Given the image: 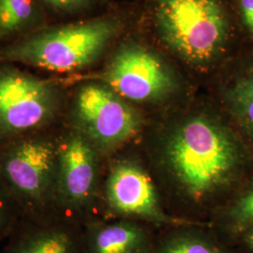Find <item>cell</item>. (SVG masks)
<instances>
[{
  "instance_id": "obj_1",
  "label": "cell",
  "mask_w": 253,
  "mask_h": 253,
  "mask_svg": "<svg viewBox=\"0 0 253 253\" xmlns=\"http://www.w3.org/2000/svg\"><path fill=\"white\" fill-rule=\"evenodd\" d=\"M62 129L55 124L0 143V181L23 218H57L55 188Z\"/></svg>"
},
{
  "instance_id": "obj_2",
  "label": "cell",
  "mask_w": 253,
  "mask_h": 253,
  "mask_svg": "<svg viewBox=\"0 0 253 253\" xmlns=\"http://www.w3.org/2000/svg\"><path fill=\"white\" fill-rule=\"evenodd\" d=\"M238 156L233 137L207 118H192L182 124L167 146L174 176L195 200L204 199L231 179Z\"/></svg>"
},
{
  "instance_id": "obj_3",
  "label": "cell",
  "mask_w": 253,
  "mask_h": 253,
  "mask_svg": "<svg viewBox=\"0 0 253 253\" xmlns=\"http://www.w3.org/2000/svg\"><path fill=\"white\" fill-rule=\"evenodd\" d=\"M112 19L53 28L0 50V64H26L55 73H70L93 63L118 31Z\"/></svg>"
},
{
  "instance_id": "obj_4",
  "label": "cell",
  "mask_w": 253,
  "mask_h": 253,
  "mask_svg": "<svg viewBox=\"0 0 253 253\" xmlns=\"http://www.w3.org/2000/svg\"><path fill=\"white\" fill-rule=\"evenodd\" d=\"M156 19L165 43L190 63L210 62L226 40L217 0H159Z\"/></svg>"
},
{
  "instance_id": "obj_5",
  "label": "cell",
  "mask_w": 253,
  "mask_h": 253,
  "mask_svg": "<svg viewBox=\"0 0 253 253\" xmlns=\"http://www.w3.org/2000/svg\"><path fill=\"white\" fill-rule=\"evenodd\" d=\"M62 107L54 81L0 64V143L54 126Z\"/></svg>"
},
{
  "instance_id": "obj_6",
  "label": "cell",
  "mask_w": 253,
  "mask_h": 253,
  "mask_svg": "<svg viewBox=\"0 0 253 253\" xmlns=\"http://www.w3.org/2000/svg\"><path fill=\"white\" fill-rule=\"evenodd\" d=\"M137 113L106 84L91 83L77 91L69 127L87 138L99 151L108 150L134 136Z\"/></svg>"
},
{
  "instance_id": "obj_7",
  "label": "cell",
  "mask_w": 253,
  "mask_h": 253,
  "mask_svg": "<svg viewBox=\"0 0 253 253\" xmlns=\"http://www.w3.org/2000/svg\"><path fill=\"white\" fill-rule=\"evenodd\" d=\"M99 150L90 141L69 126L62 129L55 214L73 222L96 196L99 179Z\"/></svg>"
},
{
  "instance_id": "obj_8",
  "label": "cell",
  "mask_w": 253,
  "mask_h": 253,
  "mask_svg": "<svg viewBox=\"0 0 253 253\" xmlns=\"http://www.w3.org/2000/svg\"><path fill=\"white\" fill-rule=\"evenodd\" d=\"M104 81L121 98L132 101L162 99L174 84L162 60L139 46H126L114 56Z\"/></svg>"
},
{
  "instance_id": "obj_9",
  "label": "cell",
  "mask_w": 253,
  "mask_h": 253,
  "mask_svg": "<svg viewBox=\"0 0 253 253\" xmlns=\"http://www.w3.org/2000/svg\"><path fill=\"white\" fill-rule=\"evenodd\" d=\"M104 195L113 213L160 218L153 184L149 176L132 163L123 162L113 165Z\"/></svg>"
},
{
  "instance_id": "obj_10",
  "label": "cell",
  "mask_w": 253,
  "mask_h": 253,
  "mask_svg": "<svg viewBox=\"0 0 253 253\" xmlns=\"http://www.w3.org/2000/svg\"><path fill=\"white\" fill-rule=\"evenodd\" d=\"M73 222L21 218L1 253H83Z\"/></svg>"
},
{
  "instance_id": "obj_11",
  "label": "cell",
  "mask_w": 253,
  "mask_h": 253,
  "mask_svg": "<svg viewBox=\"0 0 253 253\" xmlns=\"http://www.w3.org/2000/svg\"><path fill=\"white\" fill-rule=\"evenodd\" d=\"M142 236L135 227L118 222L94 227L86 237L85 253H134Z\"/></svg>"
},
{
  "instance_id": "obj_12",
  "label": "cell",
  "mask_w": 253,
  "mask_h": 253,
  "mask_svg": "<svg viewBox=\"0 0 253 253\" xmlns=\"http://www.w3.org/2000/svg\"><path fill=\"white\" fill-rule=\"evenodd\" d=\"M35 15L33 0H0V37L27 27Z\"/></svg>"
},
{
  "instance_id": "obj_13",
  "label": "cell",
  "mask_w": 253,
  "mask_h": 253,
  "mask_svg": "<svg viewBox=\"0 0 253 253\" xmlns=\"http://www.w3.org/2000/svg\"><path fill=\"white\" fill-rule=\"evenodd\" d=\"M231 100L235 116L253 139V74L237 83Z\"/></svg>"
},
{
  "instance_id": "obj_14",
  "label": "cell",
  "mask_w": 253,
  "mask_h": 253,
  "mask_svg": "<svg viewBox=\"0 0 253 253\" xmlns=\"http://www.w3.org/2000/svg\"><path fill=\"white\" fill-rule=\"evenodd\" d=\"M22 217L16 203L0 181V244L7 241Z\"/></svg>"
},
{
  "instance_id": "obj_15",
  "label": "cell",
  "mask_w": 253,
  "mask_h": 253,
  "mask_svg": "<svg viewBox=\"0 0 253 253\" xmlns=\"http://www.w3.org/2000/svg\"><path fill=\"white\" fill-rule=\"evenodd\" d=\"M163 253H219L210 245L193 238H180L167 245Z\"/></svg>"
},
{
  "instance_id": "obj_16",
  "label": "cell",
  "mask_w": 253,
  "mask_h": 253,
  "mask_svg": "<svg viewBox=\"0 0 253 253\" xmlns=\"http://www.w3.org/2000/svg\"><path fill=\"white\" fill-rule=\"evenodd\" d=\"M232 214L234 219L239 223L253 220V190L248 192L237 202Z\"/></svg>"
},
{
  "instance_id": "obj_17",
  "label": "cell",
  "mask_w": 253,
  "mask_h": 253,
  "mask_svg": "<svg viewBox=\"0 0 253 253\" xmlns=\"http://www.w3.org/2000/svg\"><path fill=\"white\" fill-rule=\"evenodd\" d=\"M240 7L245 25L253 31V0H240Z\"/></svg>"
},
{
  "instance_id": "obj_18",
  "label": "cell",
  "mask_w": 253,
  "mask_h": 253,
  "mask_svg": "<svg viewBox=\"0 0 253 253\" xmlns=\"http://www.w3.org/2000/svg\"><path fill=\"white\" fill-rule=\"evenodd\" d=\"M50 5L57 9H67L80 4L84 0H46Z\"/></svg>"
},
{
  "instance_id": "obj_19",
  "label": "cell",
  "mask_w": 253,
  "mask_h": 253,
  "mask_svg": "<svg viewBox=\"0 0 253 253\" xmlns=\"http://www.w3.org/2000/svg\"><path fill=\"white\" fill-rule=\"evenodd\" d=\"M246 241H247L248 245L250 246V248H252L253 250V227L246 235Z\"/></svg>"
}]
</instances>
